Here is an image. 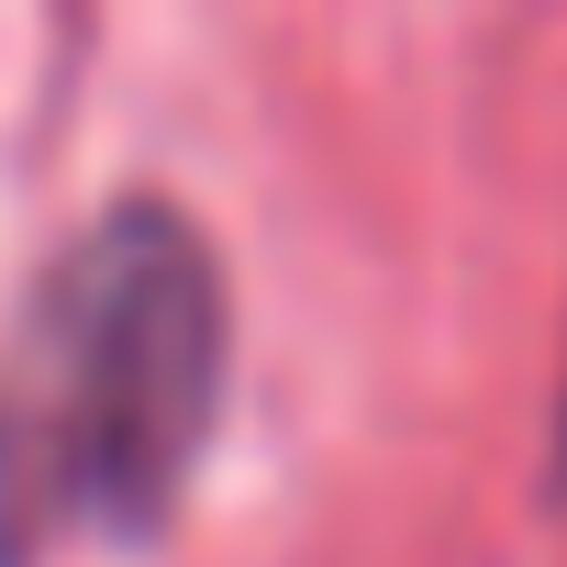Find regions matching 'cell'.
Instances as JSON below:
<instances>
[{"mask_svg": "<svg viewBox=\"0 0 567 567\" xmlns=\"http://www.w3.org/2000/svg\"><path fill=\"white\" fill-rule=\"evenodd\" d=\"M234 368L212 234L167 200L79 223L0 323V567L156 545Z\"/></svg>", "mask_w": 567, "mask_h": 567, "instance_id": "6da1fadb", "label": "cell"}]
</instances>
